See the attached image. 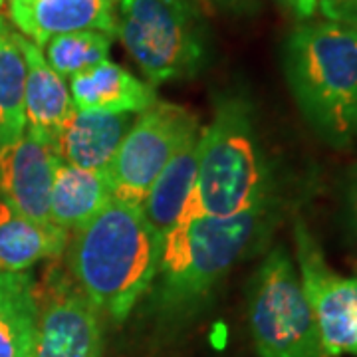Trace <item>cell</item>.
Returning a JSON list of instances; mask_svg holds the SVG:
<instances>
[{"label":"cell","mask_w":357,"mask_h":357,"mask_svg":"<svg viewBox=\"0 0 357 357\" xmlns=\"http://www.w3.org/2000/svg\"><path fill=\"white\" fill-rule=\"evenodd\" d=\"M161 238L143 208L112 199L76 230L70 270L98 312L123 321L157 278Z\"/></svg>","instance_id":"cell-2"},{"label":"cell","mask_w":357,"mask_h":357,"mask_svg":"<svg viewBox=\"0 0 357 357\" xmlns=\"http://www.w3.org/2000/svg\"><path fill=\"white\" fill-rule=\"evenodd\" d=\"M344 204L347 222L357 234V163L347 169L344 183Z\"/></svg>","instance_id":"cell-22"},{"label":"cell","mask_w":357,"mask_h":357,"mask_svg":"<svg viewBox=\"0 0 357 357\" xmlns=\"http://www.w3.org/2000/svg\"><path fill=\"white\" fill-rule=\"evenodd\" d=\"M117 0H8L13 24L26 40L44 48L52 38L100 30L115 36Z\"/></svg>","instance_id":"cell-11"},{"label":"cell","mask_w":357,"mask_h":357,"mask_svg":"<svg viewBox=\"0 0 357 357\" xmlns=\"http://www.w3.org/2000/svg\"><path fill=\"white\" fill-rule=\"evenodd\" d=\"M278 222V203L268 197L234 217H208L187 201L178 220L161 241L157 302L181 314L201 304L232 266Z\"/></svg>","instance_id":"cell-1"},{"label":"cell","mask_w":357,"mask_h":357,"mask_svg":"<svg viewBox=\"0 0 357 357\" xmlns=\"http://www.w3.org/2000/svg\"><path fill=\"white\" fill-rule=\"evenodd\" d=\"M22 50L26 58V133L56 149V139L74 112L70 89L64 77L46 62L42 48L24 36Z\"/></svg>","instance_id":"cell-13"},{"label":"cell","mask_w":357,"mask_h":357,"mask_svg":"<svg viewBox=\"0 0 357 357\" xmlns=\"http://www.w3.org/2000/svg\"><path fill=\"white\" fill-rule=\"evenodd\" d=\"M40 294L32 274L0 268V357H34Z\"/></svg>","instance_id":"cell-15"},{"label":"cell","mask_w":357,"mask_h":357,"mask_svg":"<svg viewBox=\"0 0 357 357\" xmlns=\"http://www.w3.org/2000/svg\"><path fill=\"white\" fill-rule=\"evenodd\" d=\"M272 197V178L258 141L250 103L229 98L201 129L195 208L208 217H234Z\"/></svg>","instance_id":"cell-4"},{"label":"cell","mask_w":357,"mask_h":357,"mask_svg":"<svg viewBox=\"0 0 357 357\" xmlns=\"http://www.w3.org/2000/svg\"><path fill=\"white\" fill-rule=\"evenodd\" d=\"M284 2H286L300 18L312 16V14L316 13V8H318V0H284Z\"/></svg>","instance_id":"cell-24"},{"label":"cell","mask_w":357,"mask_h":357,"mask_svg":"<svg viewBox=\"0 0 357 357\" xmlns=\"http://www.w3.org/2000/svg\"><path fill=\"white\" fill-rule=\"evenodd\" d=\"M112 38L114 36L100 30L70 32L52 38L42 54L52 70H56L66 79L105 62L112 48Z\"/></svg>","instance_id":"cell-20"},{"label":"cell","mask_w":357,"mask_h":357,"mask_svg":"<svg viewBox=\"0 0 357 357\" xmlns=\"http://www.w3.org/2000/svg\"><path fill=\"white\" fill-rule=\"evenodd\" d=\"M282 66L307 126L335 149L357 141V28L312 22L284 42Z\"/></svg>","instance_id":"cell-3"},{"label":"cell","mask_w":357,"mask_h":357,"mask_svg":"<svg viewBox=\"0 0 357 357\" xmlns=\"http://www.w3.org/2000/svg\"><path fill=\"white\" fill-rule=\"evenodd\" d=\"M248 324L260 357H326L296 262L282 244L250 282Z\"/></svg>","instance_id":"cell-6"},{"label":"cell","mask_w":357,"mask_h":357,"mask_svg":"<svg viewBox=\"0 0 357 357\" xmlns=\"http://www.w3.org/2000/svg\"><path fill=\"white\" fill-rule=\"evenodd\" d=\"M201 131L187 107L155 100L137 114L105 175L115 199L141 206L173 155Z\"/></svg>","instance_id":"cell-7"},{"label":"cell","mask_w":357,"mask_h":357,"mask_svg":"<svg viewBox=\"0 0 357 357\" xmlns=\"http://www.w3.org/2000/svg\"><path fill=\"white\" fill-rule=\"evenodd\" d=\"M115 36L151 86L195 76L206 38L192 0H117Z\"/></svg>","instance_id":"cell-5"},{"label":"cell","mask_w":357,"mask_h":357,"mask_svg":"<svg viewBox=\"0 0 357 357\" xmlns=\"http://www.w3.org/2000/svg\"><path fill=\"white\" fill-rule=\"evenodd\" d=\"M218 8L236 16H252L260 10V0H213Z\"/></svg>","instance_id":"cell-23"},{"label":"cell","mask_w":357,"mask_h":357,"mask_svg":"<svg viewBox=\"0 0 357 357\" xmlns=\"http://www.w3.org/2000/svg\"><path fill=\"white\" fill-rule=\"evenodd\" d=\"M60 157L56 149L22 133L0 145V203L34 222H50V192Z\"/></svg>","instance_id":"cell-9"},{"label":"cell","mask_w":357,"mask_h":357,"mask_svg":"<svg viewBox=\"0 0 357 357\" xmlns=\"http://www.w3.org/2000/svg\"><path fill=\"white\" fill-rule=\"evenodd\" d=\"M199 143H201V131L192 135L191 139L173 155V159L159 173V177L155 178L145 201L141 204L149 227L155 230V234L161 241L167 234V230L177 222L185 204L191 199L195 181H197Z\"/></svg>","instance_id":"cell-17"},{"label":"cell","mask_w":357,"mask_h":357,"mask_svg":"<svg viewBox=\"0 0 357 357\" xmlns=\"http://www.w3.org/2000/svg\"><path fill=\"white\" fill-rule=\"evenodd\" d=\"M70 96L76 109L102 114H141L157 100L149 82L109 60L70 77Z\"/></svg>","instance_id":"cell-14"},{"label":"cell","mask_w":357,"mask_h":357,"mask_svg":"<svg viewBox=\"0 0 357 357\" xmlns=\"http://www.w3.org/2000/svg\"><path fill=\"white\" fill-rule=\"evenodd\" d=\"M26 58L22 36L13 28L0 36V145L26 131Z\"/></svg>","instance_id":"cell-19"},{"label":"cell","mask_w":357,"mask_h":357,"mask_svg":"<svg viewBox=\"0 0 357 357\" xmlns=\"http://www.w3.org/2000/svg\"><path fill=\"white\" fill-rule=\"evenodd\" d=\"M4 2H6V0H0V10H2V6H4Z\"/></svg>","instance_id":"cell-26"},{"label":"cell","mask_w":357,"mask_h":357,"mask_svg":"<svg viewBox=\"0 0 357 357\" xmlns=\"http://www.w3.org/2000/svg\"><path fill=\"white\" fill-rule=\"evenodd\" d=\"M100 312L72 284H58L40 296V324L34 357H102Z\"/></svg>","instance_id":"cell-10"},{"label":"cell","mask_w":357,"mask_h":357,"mask_svg":"<svg viewBox=\"0 0 357 357\" xmlns=\"http://www.w3.org/2000/svg\"><path fill=\"white\" fill-rule=\"evenodd\" d=\"M114 199L105 173L62 163L50 192V222L58 229L79 230Z\"/></svg>","instance_id":"cell-16"},{"label":"cell","mask_w":357,"mask_h":357,"mask_svg":"<svg viewBox=\"0 0 357 357\" xmlns=\"http://www.w3.org/2000/svg\"><path fill=\"white\" fill-rule=\"evenodd\" d=\"M135 117L137 114H102L74 107L56 139V153L62 163L105 173Z\"/></svg>","instance_id":"cell-12"},{"label":"cell","mask_w":357,"mask_h":357,"mask_svg":"<svg viewBox=\"0 0 357 357\" xmlns=\"http://www.w3.org/2000/svg\"><path fill=\"white\" fill-rule=\"evenodd\" d=\"M10 30V26H8V22L4 20V18H0V36L4 34V32H8Z\"/></svg>","instance_id":"cell-25"},{"label":"cell","mask_w":357,"mask_h":357,"mask_svg":"<svg viewBox=\"0 0 357 357\" xmlns=\"http://www.w3.org/2000/svg\"><path fill=\"white\" fill-rule=\"evenodd\" d=\"M68 232L54 225L34 222L0 203V268L26 272L42 260L58 258L66 250Z\"/></svg>","instance_id":"cell-18"},{"label":"cell","mask_w":357,"mask_h":357,"mask_svg":"<svg viewBox=\"0 0 357 357\" xmlns=\"http://www.w3.org/2000/svg\"><path fill=\"white\" fill-rule=\"evenodd\" d=\"M318 8L330 22L357 28V0H318Z\"/></svg>","instance_id":"cell-21"},{"label":"cell","mask_w":357,"mask_h":357,"mask_svg":"<svg viewBox=\"0 0 357 357\" xmlns=\"http://www.w3.org/2000/svg\"><path fill=\"white\" fill-rule=\"evenodd\" d=\"M294 250L324 356H357V276H344L330 266L302 218L294 225Z\"/></svg>","instance_id":"cell-8"}]
</instances>
